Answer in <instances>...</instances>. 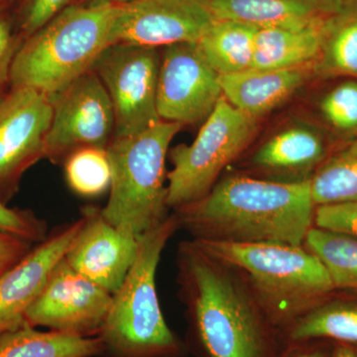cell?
Here are the masks:
<instances>
[{"instance_id": "52a82bcc", "label": "cell", "mask_w": 357, "mask_h": 357, "mask_svg": "<svg viewBox=\"0 0 357 357\" xmlns=\"http://www.w3.org/2000/svg\"><path fill=\"white\" fill-rule=\"evenodd\" d=\"M257 119L232 107L223 96L206 117L191 144L169 152L167 206L177 210L204 198L225 167L238 158L255 138Z\"/></svg>"}, {"instance_id": "f1b7e54d", "label": "cell", "mask_w": 357, "mask_h": 357, "mask_svg": "<svg viewBox=\"0 0 357 357\" xmlns=\"http://www.w3.org/2000/svg\"><path fill=\"white\" fill-rule=\"evenodd\" d=\"M314 225L357 237V202L316 206Z\"/></svg>"}, {"instance_id": "d6986e66", "label": "cell", "mask_w": 357, "mask_h": 357, "mask_svg": "<svg viewBox=\"0 0 357 357\" xmlns=\"http://www.w3.org/2000/svg\"><path fill=\"white\" fill-rule=\"evenodd\" d=\"M324 21L306 27L258 28L251 68L279 70L312 67L321 48Z\"/></svg>"}, {"instance_id": "277c9868", "label": "cell", "mask_w": 357, "mask_h": 357, "mask_svg": "<svg viewBox=\"0 0 357 357\" xmlns=\"http://www.w3.org/2000/svg\"><path fill=\"white\" fill-rule=\"evenodd\" d=\"M178 223L169 215L138 241L130 269L116 292L98 337L109 357H183L187 345L169 328L160 306L156 273Z\"/></svg>"}, {"instance_id": "7a4b0ae2", "label": "cell", "mask_w": 357, "mask_h": 357, "mask_svg": "<svg viewBox=\"0 0 357 357\" xmlns=\"http://www.w3.org/2000/svg\"><path fill=\"white\" fill-rule=\"evenodd\" d=\"M314 211L309 182L288 184L232 174L174 215L192 239L304 245Z\"/></svg>"}, {"instance_id": "4316f807", "label": "cell", "mask_w": 357, "mask_h": 357, "mask_svg": "<svg viewBox=\"0 0 357 357\" xmlns=\"http://www.w3.org/2000/svg\"><path fill=\"white\" fill-rule=\"evenodd\" d=\"M319 112L326 123L342 134L357 136V81L347 79L321 98Z\"/></svg>"}, {"instance_id": "4fadbf2b", "label": "cell", "mask_w": 357, "mask_h": 357, "mask_svg": "<svg viewBox=\"0 0 357 357\" xmlns=\"http://www.w3.org/2000/svg\"><path fill=\"white\" fill-rule=\"evenodd\" d=\"M215 20L203 0H130L116 6L110 45L196 43Z\"/></svg>"}, {"instance_id": "5bb4252c", "label": "cell", "mask_w": 357, "mask_h": 357, "mask_svg": "<svg viewBox=\"0 0 357 357\" xmlns=\"http://www.w3.org/2000/svg\"><path fill=\"white\" fill-rule=\"evenodd\" d=\"M83 225L65 255L73 269L114 294L121 287L137 251L138 241L103 218L102 208L82 210Z\"/></svg>"}, {"instance_id": "836d02e7", "label": "cell", "mask_w": 357, "mask_h": 357, "mask_svg": "<svg viewBox=\"0 0 357 357\" xmlns=\"http://www.w3.org/2000/svg\"><path fill=\"white\" fill-rule=\"evenodd\" d=\"M332 357H357V345L335 344L333 347Z\"/></svg>"}, {"instance_id": "d4e9b609", "label": "cell", "mask_w": 357, "mask_h": 357, "mask_svg": "<svg viewBox=\"0 0 357 357\" xmlns=\"http://www.w3.org/2000/svg\"><path fill=\"white\" fill-rule=\"evenodd\" d=\"M304 246L325 266L335 289L357 290V237L314 225Z\"/></svg>"}, {"instance_id": "ba28073f", "label": "cell", "mask_w": 357, "mask_h": 357, "mask_svg": "<svg viewBox=\"0 0 357 357\" xmlns=\"http://www.w3.org/2000/svg\"><path fill=\"white\" fill-rule=\"evenodd\" d=\"M158 49L114 44L93 65L114 107V137L135 135L158 123Z\"/></svg>"}, {"instance_id": "8992f818", "label": "cell", "mask_w": 357, "mask_h": 357, "mask_svg": "<svg viewBox=\"0 0 357 357\" xmlns=\"http://www.w3.org/2000/svg\"><path fill=\"white\" fill-rule=\"evenodd\" d=\"M183 126L161 121L128 137L114 138L107 147L112 183L103 218L139 239L166 220V158Z\"/></svg>"}, {"instance_id": "7c38bea8", "label": "cell", "mask_w": 357, "mask_h": 357, "mask_svg": "<svg viewBox=\"0 0 357 357\" xmlns=\"http://www.w3.org/2000/svg\"><path fill=\"white\" fill-rule=\"evenodd\" d=\"M220 77L196 43L164 47L157 86L160 119L182 126L206 121L222 96Z\"/></svg>"}, {"instance_id": "4dcf8cb0", "label": "cell", "mask_w": 357, "mask_h": 357, "mask_svg": "<svg viewBox=\"0 0 357 357\" xmlns=\"http://www.w3.org/2000/svg\"><path fill=\"white\" fill-rule=\"evenodd\" d=\"M21 44L22 42L14 34L10 20L0 8V95L6 93L7 86L10 84L11 69Z\"/></svg>"}, {"instance_id": "9a60e30c", "label": "cell", "mask_w": 357, "mask_h": 357, "mask_svg": "<svg viewBox=\"0 0 357 357\" xmlns=\"http://www.w3.org/2000/svg\"><path fill=\"white\" fill-rule=\"evenodd\" d=\"M83 218L68 223L37 243L13 267L0 273V335L25 323L29 309L54 268L74 243Z\"/></svg>"}, {"instance_id": "d590c367", "label": "cell", "mask_w": 357, "mask_h": 357, "mask_svg": "<svg viewBox=\"0 0 357 357\" xmlns=\"http://www.w3.org/2000/svg\"><path fill=\"white\" fill-rule=\"evenodd\" d=\"M335 13L351 6L352 0H326Z\"/></svg>"}, {"instance_id": "e575fe53", "label": "cell", "mask_w": 357, "mask_h": 357, "mask_svg": "<svg viewBox=\"0 0 357 357\" xmlns=\"http://www.w3.org/2000/svg\"><path fill=\"white\" fill-rule=\"evenodd\" d=\"M128 1L130 0H79L77 3L86 4V6H107V4L117 6V4H123Z\"/></svg>"}, {"instance_id": "2e32d148", "label": "cell", "mask_w": 357, "mask_h": 357, "mask_svg": "<svg viewBox=\"0 0 357 357\" xmlns=\"http://www.w3.org/2000/svg\"><path fill=\"white\" fill-rule=\"evenodd\" d=\"M328 143L318 128L295 121L281 128L257 148L249 159L255 177L274 182H309L328 158Z\"/></svg>"}, {"instance_id": "cb8c5ba5", "label": "cell", "mask_w": 357, "mask_h": 357, "mask_svg": "<svg viewBox=\"0 0 357 357\" xmlns=\"http://www.w3.org/2000/svg\"><path fill=\"white\" fill-rule=\"evenodd\" d=\"M309 185L316 206L357 202V136L323 162Z\"/></svg>"}, {"instance_id": "74e56055", "label": "cell", "mask_w": 357, "mask_h": 357, "mask_svg": "<svg viewBox=\"0 0 357 357\" xmlns=\"http://www.w3.org/2000/svg\"><path fill=\"white\" fill-rule=\"evenodd\" d=\"M6 1H8V0H0V6H2V4L6 3Z\"/></svg>"}, {"instance_id": "ac0fdd59", "label": "cell", "mask_w": 357, "mask_h": 357, "mask_svg": "<svg viewBox=\"0 0 357 357\" xmlns=\"http://www.w3.org/2000/svg\"><path fill=\"white\" fill-rule=\"evenodd\" d=\"M213 17L267 27H306L335 13L326 0H203Z\"/></svg>"}, {"instance_id": "5b68a950", "label": "cell", "mask_w": 357, "mask_h": 357, "mask_svg": "<svg viewBox=\"0 0 357 357\" xmlns=\"http://www.w3.org/2000/svg\"><path fill=\"white\" fill-rule=\"evenodd\" d=\"M116 6L68 7L31 36L16 54L10 86L29 88L49 98L93 69L110 46Z\"/></svg>"}, {"instance_id": "7402d4cb", "label": "cell", "mask_w": 357, "mask_h": 357, "mask_svg": "<svg viewBox=\"0 0 357 357\" xmlns=\"http://www.w3.org/2000/svg\"><path fill=\"white\" fill-rule=\"evenodd\" d=\"M312 74L357 81V7L347 6L324 21L321 48L312 65Z\"/></svg>"}, {"instance_id": "30bf717a", "label": "cell", "mask_w": 357, "mask_h": 357, "mask_svg": "<svg viewBox=\"0 0 357 357\" xmlns=\"http://www.w3.org/2000/svg\"><path fill=\"white\" fill-rule=\"evenodd\" d=\"M112 301V293L73 269L64 257L26 312L24 321L77 337H98Z\"/></svg>"}, {"instance_id": "83f0119b", "label": "cell", "mask_w": 357, "mask_h": 357, "mask_svg": "<svg viewBox=\"0 0 357 357\" xmlns=\"http://www.w3.org/2000/svg\"><path fill=\"white\" fill-rule=\"evenodd\" d=\"M0 232L20 237L33 244L48 236L47 225L30 211L11 208L0 199Z\"/></svg>"}, {"instance_id": "e0dca14e", "label": "cell", "mask_w": 357, "mask_h": 357, "mask_svg": "<svg viewBox=\"0 0 357 357\" xmlns=\"http://www.w3.org/2000/svg\"><path fill=\"white\" fill-rule=\"evenodd\" d=\"M312 74V66L279 70L250 68L220 76V83L223 98L232 107L258 119L286 102Z\"/></svg>"}, {"instance_id": "603a6c76", "label": "cell", "mask_w": 357, "mask_h": 357, "mask_svg": "<svg viewBox=\"0 0 357 357\" xmlns=\"http://www.w3.org/2000/svg\"><path fill=\"white\" fill-rule=\"evenodd\" d=\"M282 335L287 345L326 340L357 345V306L326 304L325 300L296 319Z\"/></svg>"}, {"instance_id": "44dd1931", "label": "cell", "mask_w": 357, "mask_h": 357, "mask_svg": "<svg viewBox=\"0 0 357 357\" xmlns=\"http://www.w3.org/2000/svg\"><path fill=\"white\" fill-rule=\"evenodd\" d=\"M257 29L237 21L215 20L196 44L220 76L234 74L252 66Z\"/></svg>"}, {"instance_id": "8d00e7d4", "label": "cell", "mask_w": 357, "mask_h": 357, "mask_svg": "<svg viewBox=\"0 0 357 357\" xmlns=\"http://www.w3.org/2000/svg\"><path fill=\"white\" fill-rule=\"evenodd\" d=\"M356 6L357 7V0H352L351 6Z\"/></svg>"}, {"instance_id": "d6a6232c", "label": "cell", "mask_w": 357, "mask_h": 357, "mask_svg": "<svg viewBox=\"0 0 357 357\" xmlns=\"http://www.w3.org/2000/svg\"><path fill=\"white\" fill-rule=\"evenodd\" d=\"M321 340L288 344L282 357H332L333 349L321 344Z\"/></svg>"}, {"instance_id": "1f68e13d", "label": "cell", "mask_w": 357, "mask_h": 357, "mask_svg": "<svg viewBox=\"0 0 357 357\" xmlns=\"http://www.w3.org/2000/svg\"><path fill=\"white\" fill-rule=\"evenodd\" d=\"M32 245L20 237L0 232V273L20 261L31 250Z\"/></svg>"}, {"instance_id": "484cf974", "label": "cell", "mask_w": 357, "mask_h": 357, "mask_svg": "<svg viewBox=\"0 0 357 357\" xmlns=\"http://www.w3.org/2000/svg\"><path fill=\"white\" fill-rule=\"evenodd\" d=\"M63 164L67 184L79 196L95 198L109 191L112 167L107 148H79L70 153Z\"/></svg>"}, {"instance_id": "8fae6325", "label": "cell", "mask_w": 357, "mask_h": 357, "mask_svg": "<svg viewBox=\"0 0 357 357\" xmlns=\"http://www.w3.org/2000/svg\"><path fill=\"white\" fill-rule=\"evenodd\" d=\"M52 121L50 98L29 88L0 95V199L17 190L23 174L45 158Z\"/></svg>"}, {"instance_id": "9c48e42d", "label": "cell", "mask_w": 357, "mask_h": 357, "mask_svg": "<svg viewBox=\"0 0 357 357\" xmlns=\"http://www.w3.org/2000/svg\"><path fill=\"white\" fill-rule=\"evenodd\" d=\"M52 121L45 158L63 163L84 147L107 148L114 139L115 117L107 89L93 70L50 98Z\"/></svg>"}, {"instance_id": "3957f363", "label": "cell", "mask_w": 357, "mask_h": 357, "mask_svg": "<svg viewBox=\"0 0 357 357\" xmlns=\"http://www.w3.org/2000/svg\"><path fill=\"white\" fill-rule=\"evenodd\" d=\"M192 241L243 274L258 304L282 335L335 289L325 266L304 245Z\"/></svg>"}, {"instance_id": "f546056e", "label": "cell", "mask_w": 357, "mask_h": 357, "mask_svg": "<svg viewBox=\"0 0 357 357\" xmlns=\"http://www.w3.org/2000/svg\"><path fill=\"white\" fill-rule=\"evenodd\" d=\"M77 1L79 0H28L20 23L25 39Z\"/></svg>"}, {"instance_id": "6da1fadb", "label": "cell", "mask_w": 357, "mask_h": 357, "mask_svg": "<svg viewBox=\"0 0 357 357\" xmlns=\"http://www.w3.org/2000/svg\"><path fill=\"white\" fill-rule=\"evenodd\" d=\"M188 351L196 357H282L287 344L243 274L187 241L178 250Z\"/></svg>"}, {"instance_id": "ffe728a7", "label": "cell", "mask_w": 357, "mask_h": 357, "mask_svg": "<svg viewBox=\"0 0 357 357\" xmlns=\"http://www.w3.org/2000/svg\"><path fill=\"white\" fill-rule=\"evenodd\" d=\"M105 351L100 337L40 331L26 323L0 335V357H98Z\"/></svg>"}]
</instances>
